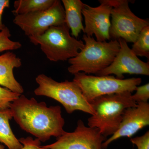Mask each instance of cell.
<instances>
[{
  "label": "cell",
  "instance_id": "6da1fadb",
  "mask_svg": "<svg viewBox=\"0 0 149 149\" xmlns=\"http://www.w3.org/2000/svg\"><path fill=\"white\" fill-rule=\"evenodd\" d=\"M9 109L13 118L21 129L41 142L52 137L58 138L65 132V122L59 106L48 107L45 102L21 95L10 104Z\"/></svg>",
  "mask_w": 149,
  "mask_h": 149
},
{
  "label": "cell",
  "instance_id": "7a4b0ae2",
  "mask_svg": "<svg viewBox=\"0 0 149 149\" xmlns=\"http://www.w3.org/2000/svg\"><path fill=\"white\" fill-rule=\"evenodd\" d=\"M132 93L126 92L98 97L91 102L95 113L88 119V125L98 129L105 137L119 128L125 110L136 107Z\"/></svg>",
  "mask_w": 149,
  "mask_h": 149
},
{
  "label": "cell",
  "instance_id": "3957f363",
  "mask_svg": "<svg viewBox=\"0 0 149 149\" xmlns=\"http://www.w3.org/2000/svg\"><path fill=\"white\" fill-rule=\"evenodd\" d=\"M84 47L77 55L68 60L70 73L97 74L110 65L117 54L120 45L117 40L98 42L93 37L83 36Z\"/></svg>",
  "mask_w": 149,
  "mask_h": 149
},
{
  "label": "cell",
  "instance_id": "277c9868",
  "mask_svg": "<svg viewBox=\"0 0 149 149\" xmlns=\"http://www.w3.org/2000/svg\"><path fill=\"white\" fill-rule=\"evenodd\" d=\"M35 80L38 85L34 91L36 95L45 96L55 100L61 104L70 114L77 110L91 115L95 113L93 107L74 81L57 82L44 74L37 75Z\"/></svg>",
  "mask_w": 149,
  "mask_h": 149
},
{
  "label": "cell",
  "instance_id": "5b68a950",
  "mask_svg": "<svg viewBox=\"0 0 149 149\" xmlns=\"http://www.w3.org/2000/svg\"><path fill=\"white\" fill-rule=\"evenodd\" d=\"M30 42L40 45L51 61H65L76 56L83 49L84 43L72 37L66 24L52 26L40 36L29 37Z\"/></svg>",
  "mask_w": 149,
  "mask_h": 149
},
{
  "label": "cell",
  "instance_id": "8992f818",
  "mask_svg": "<svg viewBox=\"0 0 149 149\" xmlns=\"http://www.w3.org/2000/svg\"><path fill=\"white\" fill-rule=\"evenodd\" d=\"M74 75L73 81L79 86L90 104L101 96L126 92L132 93L142 83V79L139 77L120 79L113 75L94 76L83 72Z\"/></svg>",
  "mask_w": 149,
  "mask_h": 149
},
{
  "label": "cell",
  "instance_id": "52a82bcc",
  "mask_svg": "<svg viewBox=\"0 0 149 149\" xmlns=\"http://www.w3.org/2000/svg\"><path fill=\"white\" fill-rule=\"evenodd\" d=\"M112 6L111 13V40L122 39L126 42L134 43L143 28L149 26V21L140 18L129 6L131 1L108 0Z\"/></svg>",
  "mask_w": 149,
  "mask_h": 149
},
{
  "label": "cell",
  "instance_id": "ba28073f",
  "mask_svg": "<svg viewBox=\"0 0 149 149\" xmlns=\"http://www.w3.org/2000/svg\"><path fill=\"white\" fill-rule=\"evenodd\" d=\"M13 21L26 36H40L52 26L65 24L64 9L61 1L55 0L49 9L16 15Z\"/></svg>",
  "mask_w": 149,
  "mask_h": 149
},
{
  "label": "cell",
  "instance_id": "9c48e42d",
  "mask_svg": "<svg viewBox=\"0 0 149 149\" xmlns=\"http://www.w3.org/2000/svg\"><path fill=\"white\" fill-rule=\"evenodd\" d=\"M106 140L98 129L87 126L79 120L73 132L65 131L54 143L44 146L48 149H104L102 144Z\"/></svg>",
  "mask_w": 149,
  "mask_h": 149
},
{
  "label": "cell",
  "instance_id": "30bf717a",
  "mask_svg": "<svg viewBox=\"0 0 149 149\" xmlns=\"http://www.w3.org/2000/svg\"><path fill=\"white\" fill-rule=\"evenodd\" d=\"M120 45L119 51L113 61L104 69L96 74L97 76L114 74L116 78L124 79L123 74L149 75V63L145 62L132 52L126 42L122 39L118 40Z\"/></svg>",
  "mask_w": 149,
  "mask_h": 149
},
{
  "label": "cell",
  "instance_id": "8fae6325",
  "mask_svg": "<svg viewBox=\"0 0 149 149\" xmlns=\"http://www.w3.org/2000/svg\"><path fill=\"white\" fill-rule=\"evenodd\" d=\"M100 5L93 7L85 5L82 10L85 19L83 32L90 37L95 35L98 42L110 40L111 13L112 6L108 0H100Z\"/></svg>",
  "mask_w": 149,
  "mask_h": 149
},
{
  "label": "cell",
  "instance_id": "7c38bea8",
  "mask_svg": "<svg viewBox=\"0 0 149 149\" xmlns=\"http://www.w3.org/2000/svg\"><path fill=\"white\" fill-rule=\"evenodd\" d=\"M149 125V103L141 102L136 107L125 110L117 131L102 144L104 149L111 143L123 137L130 138L145 126Z\"/></svg>",
  "mask_w": 149,
  "mask_h": 149
},
{
  "label": "cell",
  "instance_id": "4fadbf2b",
  "mask_svg": "<svg viewBox=\"0 0 149 149\" xmlns=\"http://www.w3.org/2000/svg\"><path fill=\"white\" fill-rule=\"evenodd\" d=\"M22 65L21 59L10 51L0 55V85L20 95L24 88L15 79L13 70Z\"/></svg>",
  "mask_w": 149,
  "mask_h": 149
},
{
  "label": "cell",
  "instance_id": "5bb4252c",
  "mask_svg": "<svg viewBox=\"0 0 149 149\" xmlns=\"http://www.w3.org/2000/svg\"><path fill=\"white\" fill-rule=\"evenodd\" d=\"M65 11V24L71 30L72 37L77 39L81 32L84 31L82 10L85 3L80 0L61 1Z\"/></svg>",
  "mask_w": 149,
  "mask_h": 149
},
{
  "label": "cell",
  "instance_id": "9a60e30c",
  "mask_svg": "<svg viewBox=\"0 0 149 149\" xmlns=\"http://www.w3.org/2000/svg\"><path fill=\"white\" fill-rule=\"evenodd\" d=\"M13 118L10 109L0 111V143L8 149H22L23 146L14 134L9 121Z\"/></svg>",
  "mask_w": 149,
  "mask_h": 149
},
{
  "label": "cell",
  "instance_id": "2e32d148",
  "mask_svg": "<svg viewBox=\"0 0 149 149\" xmlns=\"http://www.w3.org/2000/svg\"><path fill=\"white\" fill-rule=\"evenodd\" d=\"M55 0H17L14 2L15 16L47 10L50 8Z\"/></svg>",
  "mask_w": 149,
  "mask_h": 149
},
{
  "label": "cell",
  "instance_id": "e0dca14e",
  "mask_svg": "<svg viewBox=\"0 0 149 149\" xmlns=\"http://www.w3.org/2000/svg\"><path fill=\"white\" fill-rule=\"evenodd\" d=\"M131 49L137 56H144L149 58V26L145 27L141 31Z\"/></svg>",
  "mask_w": 149,
  "mask_h": 149
},
{
  "label": "cell",
  "instance_id": "ac0fdd59",
  "mask_svg": "<svg viewBox=\"0 0 149 149\" xmlns=\"http://www.w3.org/2000/svg\"><path fill=\"white\" fill-rule=\"evenodd\" d=\"M10 30L6 26L0 31V53L5 51L15 50L22 47V44L19 42L10 40Z\"/></svg>",
  "mask_w": 149,
  "mask_h": 149
},
{
  "label": "cell",
  "instance_id": "d6986e66",
  "mask_svg": "<svg viewBox=\"0 0 149 149\" xmlns=\"http://www.w3.org/2000/svg\"><path fill=\"white\" fill-rule=\"evenodd\" d=\"M20 95L0 85V111L9 109L10 104Z\"/></svg>",
  "mask_w": 149,
  "mask_h": 149
},
{
  "label": "cell",
  "instance_id": "ffe728a7",
  "mask_svg": "<svg viewBox=\"0 0 149 149\" xmlns=\"http://www.w3.org/2000/svg\"><path fill=\"white\" fill-rule=\"evenodd\" d=\"M135 91L136 93L132 95V98L136 104L148 102L149 99V83L137 87Z\"/></svg>",
  "mask_w": 149,
  "mask_h": 149
},
{
  "label": "cell",
  "instance_id": "44dd1931",
  "mask_svg": "<svg viewBox=\"0 0 149 149\" xmlns=\"http://www.w3.org/2000/svg\"><path fill=\"white\" fill-rule=\"evenodd\" d=\"M19 140L23 146L22 149H48L41 146V142L37 139L27 137L20 138Z\"/></svg>",
  "mask_w": 149,
  "mask_h": 149
},
{
  "label": "cell",
  "instance_id": "7402d4cb",
  "mask_svg": "<svg viewBox=\"0 0 149 149\" xmlns=\"http://www.w3.org/2000/svg\"><path fill=\"white\" fill-rule=\"evenodd\" d=\"M130 141L138 149H149V131H147L143 136L131 138Z\"/></svg>",
  "mask_w": 149,
  "mask_h": 149
},
{
  "label": "cell",
  "instance_id": "603a6c76",
  "mask_svg": "<svg viewBox=\"0 0 149 149\" xmlns=\"http://www.w3.org/2000/svg\"><path fill=\"white\" fill-rule=\"evenodd\" d=\"M10 6V1L8 0H0V31L5 27V25L3 23L2 15L4 11Z\"/></svg>",
  "mask_w": 149,
  "mask_h": 149
},
{
  "label": "cell",
  "instance_id": "cb8c5ba5",
  "mask_svg": "<svg viewBox=\"0 0 149 149\" xmlns=\"http://www.w3.org/2000/svg\"><path fill=\"white\" fill-rule=\"evenodd\" d=\"M0 149H6L4 146L0 143Z\"/></svg>",
  "mask_w": 149,
  "mask_h": 149
}]
</instances>
